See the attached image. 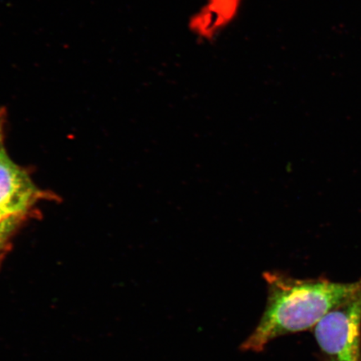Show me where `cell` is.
<instances>
[{
    "label": "cell",
    "mask_w": 361,
    "mask_h": 361,
    "mask_svg": "<svg viewBox=\"0 0 361 361\" xmlns=\"http://www.w3.org/2000/svg\"><path fill=\"white\" fill-rule=\"evenodd\" d=\"M268 300L255 331L241 345L243 351L262 352L269 343L290 334L307 331L342 303L360 286L327 279H298L281 272H266Z\"/></svg>",
    "instance_id": "6da1fadb"
},
{
    "label": "cell",
    "mask_w": 361,
    "mask_h": 361,
    "mask_svg": "<svg viewBox=\"0 0 361 361\" xmlns=\"http://www.w3.org/2000/svg\"><path fill=\"white\" fill-rule=\"evenodd\" d=\"M314 327L316 341L329 361H361V279L357 290Z\"/></svg>",
    "instance_id": "7a4b0ae2"
},
{
    "label": "cell",
    "mask_w": 361,
    "mask_h": 361,
    "mask_svg": "<svg viewBox=\"0 0 361 361\" xmlns=\"http://www.w3.org/2000/svg\"><path fill=\"white\" fill-rule=\"evenodd\" d=\"M43 195L29 174L11 159L0 143V211L22 216Z\"/></svg>",
    "instance_id": "3957f363"
},
{
    "label": "cell",
    "mask_w": 361,
    "mask_h": 361,
    "mask_svg": "<svg viewBox=\"0 0 361 361\" xmlns=\"http://www.w3.org/2000/svg\"><path fill=\"white\" fill-rule=\"evenodd\" d=\"M243 0H202L189 18L190 32L202 42H212L237 20Z\"/></svg>",
    "instance_id": "277c9868"
},
{
    "label": "cell",
    "mask_w": 361,
    "mask_h": 361,
    "mask_svg": "<svg viewBox=\"0 0 361 361\" xmlns=\"http://www.w3.org/2000/svg\"><path fill=\"white\" fill-rule=\"evenodd\" d=\"M20 219L21 218L13 219L11 222L0 228V264H1L4 256L6 255L8 248V240H10L13 229L17 227V224L19 223Z\"/></svg>",
    "instance_id": "5b68a950"
},
{
    "label": "cell",
    "mask_w": 361,
    "mask_h": 361,
    "mask_svg": "<svg viewBox=\"0 0 361 361\" xmlns=\"http://www.w3.org/2000/svg\"><path fill=\"white\" fill-rule=\"evenodd\" d=\"M17 218H22V216L8 215L6 214L3 213L2 211H0V228H1L2 226L6 225L8 222H11V221H12L13 219Z\"/></svg>",
    "instance_id": "8992f818"
},
{
    "label": "cell",
    "mask_w": 361,
    "mask_h": 361,
    "mask_svg": "<svg viewBox=\"0 0 361 361\" xmlns=\"http://www.w3.org/2000/svg\"><path fill=\"white\" fill-rule=\"evenodd\" d=\"M4 123V113L3 112V110H0V143L2 142L3 139Z\"/></svg>",
    "instance_id": "52a82bcc"
}]
</instances>
